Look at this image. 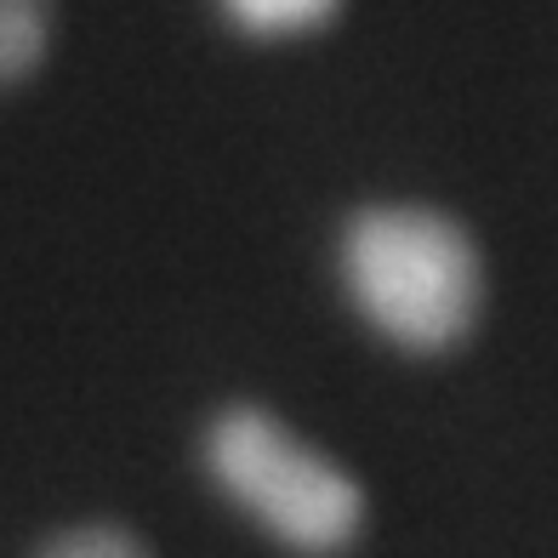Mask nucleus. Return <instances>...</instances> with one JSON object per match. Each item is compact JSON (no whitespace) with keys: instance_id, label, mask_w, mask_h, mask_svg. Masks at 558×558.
Returning a JSON list of instances; mask_svg holds the SVG:
<instances>
[{"instance_id":"3","label":"nucleus","mask_w":558,"mask_h":558,"mask_svg":"<svg viewBox=\"0 0 558 558\" xmlns=\"http://www.w3.org/2000/svg\"><path fill=\"white\" fill-rule=\"evenodd\" d=\"M217 7L251 40H291V35L325 29L342 0H217Z\"/></svg>"},{"instance_id":"5","label":"nucleus","mask_w":558,"mask_h":558,"mask_svg":"<svg viewBox=\"0 0 558 558\" xmlns=\"http://www.w3.org/2000/svg\"><path fill=\"white\" fill-rule=\"evenodd\" d=\"M40 558H148V553L120 524H81V530H63L58 542H46Z\"/></svg>"},{"instance_id":"4","label":"nucleus","mask_w":558,"mask_h":558,"mask_svg":"<svg viewBox=\"0 0 558 558\" xmlns=\"http://www.w3.org/2000/svg\"><path fill=\"white\" fill-rule=\"evenodd\" d=\"M52 40V0H0V86L23 81Z\"/></svg>"},{"instance_id":"2","label":"nucleus","mask_w":558,"mask_h":558,"mask_svg":"<svg viewBox=\"0 0 558 558\" xmlns=\"http://www.w3.org/2000/svg\"><path fill=\"white\" fill-rule=\"evenodd\" d=\"M206 473L251 524L302 558L353 547L365 524V490L263 404H228L206 427Z\"/></svg>"},{"instance_id":"1","label":"nucleus","mask_w":558,"mask_h":558,"mask_svg":"<svg viewBox=\"0 0 558 558\" xmlns=\"http://www.w3.org/2000/svg\"><path fill=\"white\" fill-rule=\"evenodd\" d=\"M342 286L393 348L445 353L485 308V263L468 228L422 206H371L342 228Z\"/></svg>"}]
</instances>
